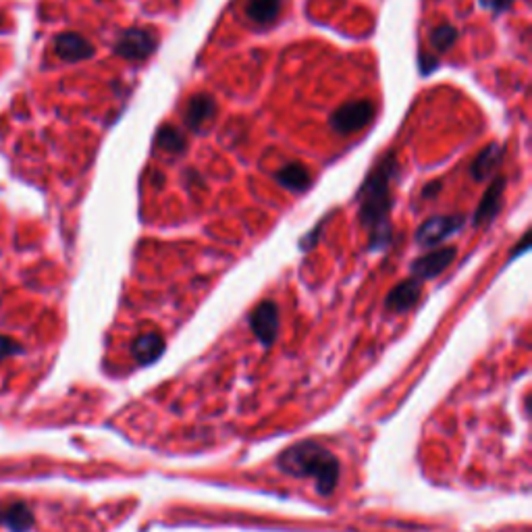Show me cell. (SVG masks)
I'll return each instance as SVG.
<instances>
[{
	"mask_svg": "<svg viewBox=\"0 0 532 532\" xmlns=\"http://www.w3.org/2000/svg\"><path fill=\"white\" fill-rule=\"evenodd\" d=\"M398 159L393 152H389L374 166L373 173L358 191V214L362 227L371 235V250H383L391 243V186L398 177Z\"/></svg>",
	"mask_w": 532,
	"mask_h": 532,
	"instance_id": "obj_1",
	"label": "cell"
},
{
	"mask_svg": "<svg viewBox=\"0 0 532 532\" xmlns=\"http://www.w3.org/2000/svg\"><path fill=\"white\" fill-rule=\"evenodd\" d=\"M279 470L295 479H312L320 495H331L341 474L339 459L314 441H302L279 455Z\"/></svg>",
	"mask_w": 532,
	"mask_h": 532,
	"instance_id": "obj_2",
	"label": "cell"
},
{
	"mask_svg": "<svg viewBox=\"0 0 532 532\" xmlns=\"http://www.w3.org/2000/svg\"><path fill=\"white\" fill-rule=\"evenodd\" d=\"M159 48V36L148 29V27H129L121 31V36L115 42V54H119L125 60H135L142 63L150 54L156 53Z\"/></svg>",
	"mask_w": 532,
	"mask_h": 532,
	"instance_id": "obj_3",
	"label": "cell"
},
{
	"mask_svg": "<svg viewBox=\"0 0 532 532\" xmlns=\"http://www.w3.org/2000/svg\"><path fill=\"white\" fill-rule=\"evenodd\" d=\"M374 112H376V108L371 100H353V102H347L344 107L337 108L331 115L329 123H331L333 132L349 135V133L362 132L366 125H371Z\"/></svg>",
	"mask_w": 532,
	"mask_h": 532,
	"instance_id": "obj_4",
	"label": "cell"
},
{
	"mask_svg": "<svg viewBox=\"0 0 532 532\" xmlns=\"http://www.w3.org/2000/svg\"><path fill=\"white\" fill-rule=\"evenodd\" d=\"M464 216L462 214H439L425 220L416 233V241L422 248H432L439 245L441 241H445L447 238L455 235L462 227H464Z\"/></svg>",
	"mask_w": 532,
	"mask_h": 532,
	"instance_id": "obj_5",
	"label": "cell"
},
{
	"mask_svg": "<svg viewBox=\"0 0 532 532\" xmlns=\"http://www.w3.org/2000/svg\"><path fill=\"white\" fill-rule=\"evenodd\" d=\"M279 308L275 302H262L254 308L250 316V326L262 346H270L279 335Z\"/></svg>",
	"mask_w": 532,
	"mask_h": 532,
	"instance_id": "obj_6",
	"label": "cell"
},
{
	"mask_svg": "<svg viewBox=\"0 0 532 532\" xmlns=\"http://www.w3.org/2000/svg\"><path fill=\"white\" fill-rule=\"evenodd\" d=\"M54 53L67 63H80L94 56V46L75 31H65L54 38Z\"/></svg>",
	"mask_w": 532,
	"mask_h": 532,
	"instance_id": "obj_7",
	"label": "cell"
},
{
	"mask_svg": "<svg viewBox=\"0 0 532 532\" xmlns=\"http://www.w3.org/2000/svg\"><path fill=\"white\" fill-rule=\"evenodd\" d=\"M457 250L449 245V248H439V250H432L430 254H426L422 258H418L414 265H412V275L414 279L418 281H425V279H432V277H439L447 266L452 265L453 258H455Z\"/></svg>",
	"mask_w": 532,
	"mask_h": 532,
	"instance_id": "obj_8",
	"label": "cell"
},
{
	"mask_svg": "<svg viewBox=\"0 0 532 532\" xmlns=\"http://www.w3.org/2000/svg\"><path fill=\"white\" fill-rule=\"evenodd\" d=\"M506 177H497V179L489 186L484 198L480 200L477 214H474V227L489 225V223L497 216V213H499V204H501V196H504V189H506Z\"/></svg>",
	"mask_w": 532,
	"mask_h": 532,
	"instance_id": "obj_9",
	"label": "cell"
},
{
	"mask_svg": "<svg viewBox=\"0 0 532 532\" xmlns=\"http://www.w3.org/2000/svg\"><path fill=\"white\" fill-rule=\"evenodd\" d=\"M420 287H422V281H418L414 277L408 279V281H403V283H399L398 287H393V292L387 295V302H385L387 310H391V312H405V310H410L418 302V297H420Z\"/></svg>",
	"mask_w": 532,
	"mask_h": 532,
	"instance_id": "obj_10",
	"label": "cell"
},
{
	"mask_svg": "<svg viewBox=\"0 0 532 532\" xmlns=\"http://www.w3.org/2000/svg\"><path fill=\"white\" fill-rule=\"evenodd\" d=\"M214 117V100L208 94H198L193 96L186 107V125L191 132H200L204 123H208Z\"/></svg>",
	"mask_w": 532,
	"mask_h": 532,
	"instance_id": "obj_11",
	"label": "cell"
},
{
	"mask_svg": "<svg viewBox=\"0 0 532 532\" xmlns=\"http://www.w3.org/2000/svg\"><path fill=\"white\" fill-rule=\"evenodd\" d=\"M0 524L9 532H29L33 528V514L23 501H13L0 509Z\"/></svg>",
	"mask_w": 532,
	"mask_h": 532,
	"instance_id": "obj_12",
	"label": "cell"
},
{
	"mask_svg": "<svg viewBox=\"0 0 532 532\" xmlns=\"http://www.w3.org/2000/svg\"><path fill=\"white\" fill-rule=\"evenodd\" d=\"M275 179L279 186H283L289 191H306L310 183H312V177H310V171L302 164V162H289L285 164L283 169H279L275 173Z\"/></svg>",
	"mask_w": 532,
	"mask_h": 532,
	"instance_id": "obj_13",
	"label": "cell"
},
{
	"mask_svg": "<svg viewBox=\"0 0 532 532\" xmlns=\"http://www.w3.org/2000/svg\"><path fill=\"white\" fill-rule=\"evenodd\" d=\"M164 351V341L159 333H144L139 335L132 346L133 358L139 364H152L156 362Z\"/></svg>",
	"mask_w": 532,
	"mask_h": 532,
	"instance_id": "obj_14",
	"label": "cell"
},
{
	"mask_svg": "<svg viewBox=\"0 0 532 532\" xmlns=\"http://www.w3.org/2000/svg\"><path fill=\"white\" fill-rule=\"evenodd\" d=\"M501 154H504V148H501L499 144H489V146L480 152L479 156H477V160L472 162V166H470L472 179H474V181L486 179V177L497 169V164H499V160H501Z\"/></svg>",
	"mask_w": 532,
	"mask_h": 532,
	"instance_id": "obj_15",
	"label": "cell"
},
{
	"mask_svg": "<svg viewBox=\"0 0 532 532\" xmlns=\"http://www.w3.org/2000/svg\"><path fill=\"white\" fill-rule=\"evenodd\" d=\"M281 13V0H248L245 2V15L258 23V26H268L272 23Z\"/></svg>",
	"mask_w": 532,
	"mask_h": 532,
	"instance_id": "obj_16",
	"label": "cell"
},
{
	"mask_svg": "<svg viewBox=\"0 0 532 532\" xmlns=\"http://www.w3.org/2000/svg\"><path fill=\"white\" fill-rule=\"evenodd\" d=\"M156 146L171 156H179L187 150L186 135L181 129H177L173 125H164L156 135Z\"/></svg>",
	"mask_w": 532,
	"mask_h": 532,
	"instance_id": "obj_17",
	"label": "cell"
},
{
	"mask_svg": "<svg viewBox=\"0 0 532 532\" xmlns=\"http://www.w3.org/2000/svg\"><path fill=\"white\" fill-rule=\"evenodd\" d=\"M457 40V29L453 26H439L432 29L430 33V46L439 53L447 50L449 46H453V42Z\"/></svg>",
	"mask_w": 532,
	"mask_h": 532,
	"instance_id": "obj_18",
	"label": "cell"
},
{
	"mask_svg": "<svg viewBox=\"0 0 532 532\" xmlns=\"http://www.w3.org/2000/svg\"><path fill=\"white\" fill-rule=\"evenodd\" d=\"M21 351H23V347L19 346L15 339H11V337H6V335H0V360L11 358V356H17V353H21Z\"/></svg>",
	"mask_w": 532,
	"mask_h": 532,
	"instance_id": "obj_19",
	"label": "cell"
},
{
	"mask_svg": "<svg viewBox=\"0 0 532 532\" xmlns=\"http://www.w3.org/2000/svg\"><path fill=\"white\" fill-rule=\"evenodd\" d=\"M479 2L484 6V9H489V11L504 13V11H507V9L511 6V2H514V0H479Z\"/></svg>",
	"mask_w": 532,
	"mask_h": 532,
	"instance_id": "obj_20",
	"label": "cell"
},
{
	"mask_svg": "<svg viewBox=\"0 0 532 532\" xmlns=\"http://www.w3.org/2000/svg\"><path fill=\"white\" fill-rule=\"evenodd\" d=\"M437 65H439V60L435 58V56H428V54H420V69H422V73H430V69H437Z\"/></svg>",
	"mask_w": 532,
	"mask_h": 532,
	"instance_id": "obj_21",
	"label": "cell"
},
{
	"mask_svg": "<svg viewBox=\"0 0 532 532\" xmlns=\"http://www.w3.org/2000/svg\"><path fill=\"white\" fill-rule=\"evenodd\" d=\"M526 250H528V235H524V238H522V245H520L518 250H514L509 258H514V256H518V254H522V252H526Z\"/></svg>",
	"mask_w": 532,
	"mask_h": 532,
	"instance_id": "obj_22",
	"label": "cell"
},
{
	"mask_svg": "<svg viewBox=\"0 0 532 532\" xmlns=\"http://www.w3.org/2000/svg\"><path fill=\"white\" fill-rule=\"evenodd\" d=\"M439 187H441V181H435V183L426 186L425 187V193H422V196H425V198H430V196H435V193H437L435 189H439Z\"/></svg>",
	"mask_w": 532,
	"mask_h": 532,
	"instance_id": "obj_23",
	"label": "cell"
}]
</instances>
